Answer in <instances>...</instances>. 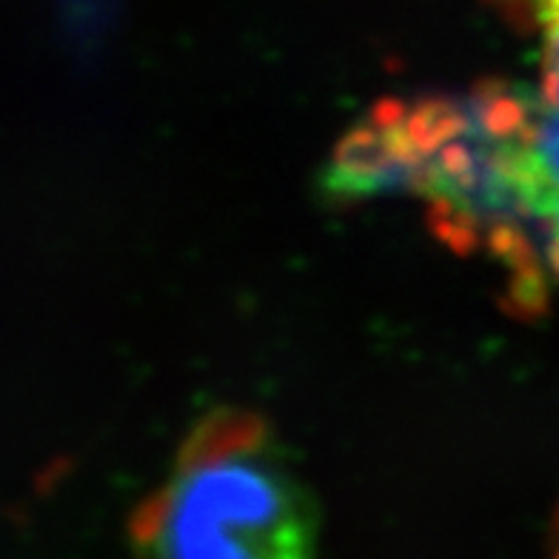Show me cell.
Listing matches in <instances>:
<instances>
[{
  "label": "cell",
  "instance_id": "obj_1",
  "mask_svg": "<svg viewBox=\"0 0 559 559\" xmlns=\"http://www.w3.org/2000/svg\"><path fill=\"white\" fill-rule=\"evenodd\" d=\"M314 506L263 419L217 408L132 516L134 559H314Z\"/></svg>",
  "mask_w": 559,
  "mask_h": 559
},
{
  "label": "cell",
  "instance_id": "obj_2",
  "mask_svg": "<svg viewBox=\"0 0 559 559\" xmlns=\"http://www.w3.org/2000/svg\"><path fill=\"white\" fill-rule=\"evenodd\" d=\"M537 37L539 78L525 83V209L559 272V0H502Z\"/></svg>",
  "mask_w": 559,
  "mask_h": 559
},
{
  "label": "cell",
  "instance_id": "obj_3",
  "mask_svg": "<svg viewBox=\"0 0 559 559\" xmlns=\"http://www.w3.org/2000/svg\"><path fill=\"white\" fill-rule=\"evenodd\" d=\"M557 559H559V554H557Z\"/></svg>",
  "mask_w": 559,
  "mask_h": 559
}]
</instances>
